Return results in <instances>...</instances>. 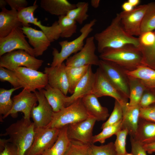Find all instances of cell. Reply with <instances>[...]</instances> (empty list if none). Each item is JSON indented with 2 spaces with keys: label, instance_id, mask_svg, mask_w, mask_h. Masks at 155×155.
I'll return each mask as SVG.
<instances>
[{
  "label": "cell",
  "instance_id": "6da1fadb",
  "mask_svg": "<svg viewBox=\"0 0 155 155\" xmlns=\"http://www.w3.org/2000/svg\"><path fill=\"white\" fill-rule=\"evenodd\" d=\"M97 43V48L100 53L108 49L119 48L131 44L139 47V39L128 33L121 23L119 13H117L110 24L94 36Z\"/></svg>",
  "mask_w": 155,
  "mask_h": 155
},
{
  "label": "cell",
  "instance_id": "7a4b0ae2",
  "mask_svg": "<svg viewBox=\"0 0 155 155\" xmlns=\"http://www.w3.org/2000/svg\"><path fill=\"white\" fill-rule=\"evenodd\" d=\"M99 57L100 59L112 62L127 71L133 70L144 65L143 55L140 48L131 44L105 49Z\"/></svg>",
  "mask_w": 155,
  "mask_h": 155
},
{
  "label": "cell",
  "instance_id": "3957f363",
  "mask_svg": "<svg viewBox=\"0 0 155 155\" xmlns=\"http://www.w3.org/2000/svg\"><path fill=\"white\" fill-rule=\"evenodd\" d=\"M34 130L33 122L23 117L7 128L4 134L9 136V142L16 147L18 155H25L33 143Z\"/></svg>",
  "mask_w": 155,
  "mask_h": 155
},
{
  "label": "cell",
  "instance_id": "277c9868",
  "mask_svg": "<svg viewBox=\"0 0 155 155\" xmlns=\"http://www.w3.org/2000/svg\"><path fill=\"white\" fill-rule=\"evenodd\" d=\"M96 22V20L94 19L84 25L80 30V35L75 39L70 41L65 40L59 42L61 48V51L59 52L56 48H53V60L51 66L60 65L71 54L80 51L84 45V40L92 31L93 27Z\"/></svg>",
  "mask_w": 155,
  "mask_h": 155
},
{
  "label": "cell",
  "instance_id": "5b68a950",
  "mask_svg": "<svg viewBox=\"0 0 155 155\" xmlns=\"http://www.w3.org/2000/svg\"><path fill=\"white\" fill-rule=\"evenodd\" d=\"M89 117L82 98H80L59 111L54 112L53 119L46 127L61 129Z\"/></svg>",
  "mask_w": 155,
  "mask_h": 155
},
{
  "label": "cell",
  "instance_id": "8992f818",
  "mask_svg": "<svg viewBox=\"0 0 155 155\" xmlns=\"http://www.w3.org/2000/svg\"><path fill=\"white\" fill-rule=\"evenodd\" d=\"M43 62L22 50L13 51L0 57V67L12 71L20 67L38 70Z\"/></svg>",
  "mask_w": 155,
  "mask_h": 155
},
{
  "label": "cell",
  "instance_id": "52a82bcc",
  "mask_svg": "<svg viewBox=\"0 0 155 155\" xmlns=\"http://www.w3.org/2000/svg\"><path fill=\"white\" fill-rule=\"evenodd\" d=\"M61 129L35 128L33 141L25 155H41L51 148L57 140Z\"/></svg>",
  "mask_w": 155,
  "mask_h": 155
},
{
  "label": "cell",
  "instance_id": "ba28073f",
  "mask_svg": "<svg viewBox=\"0 0 155 155\" xmlns=\"http://www.w3.org/2000/svg\"><path fill=\"white\" fill-rule=\"evenodd\" d=\"M22 88L30 92L43 89L48 84L46 74L38 70L25 67L17 68L13 71Z\"/></svg>",
  "mask_w": 155,
  "mask_h": 155
},
{
  "label": "cell",
  "instance_id": "9c48e42d",
  "mask_svg": "<svg viewBox=\"0 0 155 155\" xmlns=\"http://www.w3.org/2000/svg\"><path fill=\"white\" fill-rule=\"evenodd\" d=\"M98 66L116 88L129 99V90L126 70L112 62L100 59Z\"/></svg>",
  "mask_w": 155,
  "mask_h": 155
},
{
  "label": "cell",
  "instance_id": "30bf717a",
  "mask_svg": "<svg viewBox=\"0 0 155 155\" xmlns=\"http://www.w3.org/2000/svg\"><path fill=\"white\" fill-rule=\"evenodd\" d=\"M95 73V80L92 94L98 98L111 97L122 106L128 102V98L118 90L99 67Z\"/></svg>",
  "mask_w": 155,
  "mask_h": 155
},
{
  "label": "cell",
  "instance_id": "8fae6325",
  "mask_svg": "<svg viewBox=\"0 0 155 155\" xmlns=\"http://www.w3.org/2000/svg\"><path fill=\"white\" fill-rule=\"evenodd\" d=\"M94 36L88 37L82 49L66 60L67 66L78 67L92 65L98 66L100 59L96 54V47Z\"/></svg>",
  "mask_w": 155,
  "mask_h": 155
},
{
  "label": "cell",
  "instance_id": "7c38bea8",
  "mask_svg": "<svg viewBox=\"0 0 155 155\" xmlns=\"http://www.w3.org/2000/svg\"><path fill=\"white\" fill-rule=\"evenodd\" d=\"M21 28H14L7 36L0 38V57L13 51L22 50L35 57L34 49L26 40Z\"/></svg>",
  "mask_w": 155,
  "mask_h": 155
},
{
  "label": "cell",
  "instance_id": "4fadbf2b",
  "mask_svg": "<svg viewBox=\"0 0 155 155\" xmlns=\"http://www.w3.org/2000/svg\"><path fill=\"white\" fill-rule=\"evenodd\" d=\"M12 99V107L3 118H5L9 115L16 117L17 116L18 113L21 112L23 113V117L25 119L30 121L32 110L33 107L36 105L38 101L37 97L35 93L23 89L18 94L15 95Z\"/></svg>",
  "mask_w": 155,
  "mask_h": 155
},
{
  "label": "cell",
  "instance_id": "5bb4252c",
  "mask_svg": "<svg viewBox=\"0 0 155 155\" xmlns=\"http://www.w3.org/2000/svg\"><path fill=\"white\" fill-rule=\"evenodd\" d=\"M38 104L34 106L31 113L35 128L46 127L51 122L54 111L45 97L43 89L34 92Z\"/></svg>",
  "mask_w": 155,
  "mask_h": 155
},
{
  "label": "cell",
  "instance_id": "9a60e30c",
  "mask_svg": "<svg viewBox=\"0 0 155 155\" xmlns=\"http://www.w3.org/2000/svg\"><path fill=\"white\" fill-rule=\"evenodd\" d=\"M147 6V4L140 5L130 11H123L119 13L123 26L130 35L133 36L140 35L141 24Z\"/></svg>",
  "mask_w": 155,
  "mask_h": 155
},
{
  "label": "cell",
  "instance_id": "2e32d148",
  "mask_svg": "<svg viewBox=\"0 0 155 155\" xmlns=\"http://www.w3.org/2000/svg\"><path fill=\"white\" fill-rule=\"evenodd\" d=\"M96 121L95 119L90 117L67 125V133L69 138L84 144H92V131Z\"/></svg>",
  "mask_w": 155,
  "mask_h": 155
},
{
  "label": "cell",
  "instance_id": "e0dca14e",
  "mask_svg": "<svg viewBox=\"0 0 155 155\" xmlns=\"http://www.w3.org/2000/svg\"><path fill=\"white\" fill-rule=\"evenodd\" d=\"M44 73L47 76L48 84L52 87L59 90L65 95L69 92V82L64 63L59 66L45 67Z\"/></svg>",
  "mask_w": 155,
  "mask_h": 155
},
{
  "label": "cell",
  "instance_id": "ac0fdd59",
  "mask_svg": "<svg viewBox=\"0 0 155 155\" xmlns=\"http://www.w3.org/2000/svg\"><path fill=\"white\" fill-rule=\"evenodd\" d=\"M23 32L34 49L35 56L42 55L50 45L51 42L42 31L30 27L22 26Z\"/></svg>",
  "mask_w": 155,
  "mask_h": 155
},
{
  "label": "cell",
  "instance_id": "d6986e66",
  "mask_svg": "<svg viewBox=\"0 0 155 155\" xmlns=\"http://www.w3.org/2000/svg\"><path fill=\"white\" fill-rule=\"evenodd\" d=\"M95 80V73L90 65L86 73L76 86L71 95L66 98L67 106L75 101L92 94Z\"/></svg>",
  "mask_w": 155,
  "mask_h": 155
},
{
  "label": "cell",
  "instance_id": "ffe728a7",
  "mask_svg": "<svg viewBox=\"0 0 155 155\" xmlns=\"http://www.w3.org/2000/svg\"><path fill=\"white\" fill-rule=\"evenodd\" d=\"M123 118L121 129H127L130 136L134 137L137 128L140 107L139 104L131 106L128 102L122 106Z\"/></svg>",
  "mask_w": 155,
  "mask_h": 155
},
{
  "label": "cell",
  "instance_id": "44dd1931",
  "mask_svg": "<svg viewBox=\"0 0 155 155\" xmlns=\"http://www.w3.org/2000/svg\"><path fill=\"white\" fill-rule=\"evenodd\" d=\"M95 95L91 94L82 98L83 104L90 116L96 121H104L110 116L108 108L102 106Z\"/></svg>",
  "mask_w": 155,
  "mask_h": 155
},
{
  "label": "cell",
  "instance_id": "7402d4cb",
  "mask_svg": "<svg viewBox=\"0 0 155 155\" xmlns=\"http://www.w3.org/2000/svg\"><path fill=\"white\" fill-rule=\"evenodd\" d=\"M1 10L0 12V38L7 36L14 28L23 26L18 20L16 10H9L5 8Z\"/></svg>",
  "mask_w": 155,
  "mask_h": 155
},
{
  "label": "cell",
  "instance_id": "603a6c76",
  "mask_svg": "<svg viewBox=\"0 0 155 155\" xmlns=\"http://www.w3.org/2000/svg\"><path fill=\"white\" fill-rule=\"evenodd\" d=\"M133 137L143 145L155 142V123L140 118Z\"/></svg>",
  "mask_w": 155,
  "mask_h": 155
},
{
  "label": "cell",
  "instance_id": "cb8c5ba5",
  "mask_svg": "<svg viewBox=\"0 0 155 155\" xmlns=\"http://www.w3.org/2000/svg\"><path fill=\"white\" fill-rule=\"evenodd\" d=\"M40 4L45 11L58 17L66 15L69 11L76 7V4L67 0H41Z\"/></svg>",
  "mask_w": 155,
  "mask_h": 155
},
{
  "label": "cell",
  "instance_id": "d4e9b609",
  "mask_svg": "<svg viewBox=\"0 0 155 155\" xmlns=\"http://www.w3.org/2000/svg\"><path fill=\"white\" fill-rule=\"evenodd\" d=\"M128 76L141 80L147 89H155V70L143 65L132 71L125 70Z\"/></svg>",
  "mask_w": 155,
  "mask_h": 155
},
{
  "label": "cell",
  "instance_id": "484cf974",
  "mask_svg": "<svg viewBox=\"0 0 155 155\" xmlns=\"http://www.w3.org/2000/svg\"><path fill=\"white\" fill-rule=\"evenodd\" d=\"M43 89L44 94L55 112L67 106V96L59 90L52 87L48 84Z\"/></svg>",
  "mask_w": 155,
  "mask_h": 155
},
{
  "label": "cell",
  "instance_id": "4316f807",
  "mask_svg": "<svg viewBox=\"0 0 155 155\" xmlns=\"http://www.w3.org/2000/svg\"><path fill=\"white\" fill-rule=\"evenodd\" d=\"M67 126L60 129L57 139L52 147L42 155H65L71 144L67 133Z\"/></svg>",
  "mask_w": 155,
  "mask_h": 155
},
{
  "label": "cell",
  "instance_id": "83f0119b",
  "mask_svg": "<svg viewBox=\"0 0 155 155\" xmlns=\"http://www.w3.org/2000/svg\"><path fill=\"white\" fill-rule=\"evenodd\" d=\"M127 76L129 90V105L133 106L139 104L143 93L147 89L140 80Z\"/></svg>",
  "mask_w": 155,
  "mask_h": 155
},
{
  "label": "cell",
  "instance_id": "f1b7e54d",
  "mask_svg": "<svg viewBox=\"0 0 155 155\" xmlns=\"http://www.w3.org/2000/svg\"><path fill=\"white\" fill-rule=\"evenodd\" d=\"M90 66L73 67L66 65V71L69 84V93L72 94L76 86L86 73Z\"/></svg>",
  "mask_w": 155,
  "mask_h": 155
},
{
  "label": "cell",
  "instance_id": "f546056e",
  "mask_svg": "<svg viewBox=\"0 0 155 155\" xmlns=\"http://www.w3.org/2000/svg\"><path fill=\"white\" fill-rule=\"evenodd\" d=\"M76 7L69 11L66 16L80 24H82L89 17L88 2H80L76 4Z\"/></svg>",
  "mask_w": 155,
  "mask_h": 155
},
{
  "label": "cell",
  "instance_id": "4dcf8cb0",
  "mask_svg": "<svg viewBox=\"0 0 155 155\" xmlns=\"http://www.w3.org/2000/svg\"><path fill=\"white\" fill-rule=\"evenodd\" d=\"M57 22L61 32V37L69 38L76 33V22L66 15L58 17Z\"/></svg>",
  "mask_w": 155,
  "mask_h": 155
},
{
  "label": "cell",
  "instance_id": "1f68e13d",
  "mask_svg": "<svg viewBox=\"0 0 155 155\" xmlns=\"http://www.w3.org/2000/svg\"><path fill=\"white\" fill-rule=\"evenodd\" d=\"M147 8L141 26V34L155 30V2L147 4Z\"/></svg>",
  "mask_w": 155,
  "mask_h": 155
},
{
  "label": "cell",
  "instance_id": "d6a6232c",
  "mask_svg": "<svg viewBox=\"0 0 155 155\" xmlns=\"http://www.w3.org/2000/svg\"><path fill=\"white\" fill-rule=\"evenodd\" d=\"M18 88H13L9 90L4 88L0 89V114L3 115V118L11 109L13 101L11 98V95Z\"/></svg>",
  "mask_w": 155,
  "mask_h": 155
},
{
  "label": "cell",
  "instance_id": "836d02e7",
  "mask_svg": "<svg viewBox=\"0 0 155 155\" xmlns=\"http://www.w3.org/2000/svg\"><path fill=\"white\" fill-rule=\"evenodd\" d=\"M122 120L113 125L107 126L103 129L98 134L93 136L92 143L97 142L101 144L104 143L106 140L116 133L121 129Z\"/></svg>",
  "mask_w": 155,
  "mask_h": 155
},
{
  "label": "cell",
  "instance_id": "e575fe53",
  "mask_svg": "<svg viewBox=\"0 0 155 155\" xmlns=\"http://www.w3.org/2000/svg\"><path fill=\"white\" fill-rule=\"evenodd\" d=\"M38 7L35 1L33 4L18 11V17L23 26L30 27L29 23L32 24L36 18L34 16L35 10Z\"/></svg>",
  "mask_w": 155,
  "mask_h": 155
},
{
  "label": "cell",
  "instance_id": "d590c367",
  "mask_svg": "<svg viewBox=\"0 0 155 155\" xmlns=\"http://www.w3.org/2000/svg\"><path fill=\"white\" fill-rule=\"evenodd\" d=\"M45 34L51 42L58 39L60 37L61 30L57 21L54 22L50 26L42 25L40 21L35 24Z\"/></svg>",
  "mask_w": 155,
  "mask_h": 155
},
{
  "label": "cell",
  "instance_id": "8d00e7d4",
  "mask_svg": "<svg viewBox=\"0 0 155 155\" xmlns=\"http://www.w3.org/2000/svg\"><path fill=\"white\" fill-rule=\"evenodd\" d=\"M89 153L90 155H117L113 142L100 146L90 144Z\"/></svg>",
  "mask_w": 155,
  "mask_h": 155
},
{
  "label": "cell",
  "instance_id": "74e56055",
  "mask_svg": "<svg viewBox=\"0 0 155 155\" xmlns=\"http://www.w3.org/2000/svg\"><path fill=\"white\" fill-rule=\"evenodd\" d=\"M123 112L122 107L120 103L115 100L114 108L107 120L103 123L101 129L109 126L113 125L122 120Z\"/></svg>",
  "mask_w": 155,
  "mask_h": 155
},
{
  "label": "cell",
  "instance_id": "f35d334b",
  "mask_svg": "<svg viewBox=\"0 0 155 155\" xmlns=\"http://www.w3.org/2000/svg\"><path fill=\"white\" fill-rule=\"evenodd\" d=\"M128 134L127 129H123L119 130L115 135L116 139L114 145L117 155H124L127 152L126 146Z\"/></svg>",
  "mask_w": 155,
  "mask_h": 155
},
{
  "label": "cell",
  "instance_id": "ab89813d",
  "mask_svg": "<svg viewBox=\"0 0 155 155\" xmlns=\"http://www.w3.org/2000/svg\"><path fill=\"white\" fill-rule=\"evenodd\" d=\"M139 48L142 53L144 65L155 70V42L150 46Z\"/></svg>",
  "mask_w": 155,
  "mask_h": 155
},
{
  "label": "cell",
  "instance_id": "60d3db41",
  "mask_svg": "<svg viewBox=\"0 0 155 155\" xmlns=\"http://www.w3.org/2000/svg\"><path fill=\"white\" fill-rule=\"evenodd\" d=\"M0 81L9 82L14 88H22L18 79L14 72L2 67H0Z\"/></svg>",
  "mask_w": 155,
  "mask_h": 155
},
{
  "label": "cell",
  "instance_id": "b9f144b4",
  "mask_svg": "<svg viewBox=\"0 0 155 155\" xmlns=\"http://www.w3.org/2000/svg\"><path fill=\"white\" fill-rule=\"evenodd\" d=\"M71 144L65 155H90L89 145L71 140Z\"/></svg>",
  "mask_w": 155,
  "mask_h": 155
},
{
  "label": "cell",
  "instance_id": "7bdbcfd3",
  "mask_svg": "<svg viewBox=\"0 0 155 155\" xmlns=\"http://www.w3.org/2000/svg\"><path fill=\"white\" fill-rule=\"evenodd\" d=\"M0 155H18L17 148L8 139H1Z\"/></svg>",
  "mask_w": 155,
  "mask_h": 155
},
{
  "label": "cell",
  "instance_id": "ee69618b",
  "mask_svg": "<svg viewBox=\"0 0 155 155\" xmlns=\"http://www.w3.org/2000/svg\"><path fill=\"white\" fill-rule=\"evenodd\" d=\"M138 38L140 46H150L155 42V33L154 31L143 32L140 34Z\"/></svg>",
  "mask_w": 155,
  "mask_h": 155
},
{
  "label": "cell",
  "instance_id": "f6af8a7d",
  "mask_svg": "<svg viewBox=\"0 0 155 155\" xmlns=\"http://www.w3.org/2000/svg\"><path fill=\"white\" fill-rule=\"evenodd\" d=\"M146 89L143 93L139 105L141 108H144L155 103V94Z\"/></svg>",
  "mask_w": 155,
  "mask_h": 155
},
{
  "label": "cell",
  "instance_id": "bcb514c9",
  "mask_svg": "<svg viewBox=\"0 0 155 155\" xmlns=\"http://www.w3.org/2000/svg\"><path fill=\"white\" fill-rule=\"evenodd\" d=\"M140 118L155 123V106L140 108Z\"/></svg>",
  "mask_w": 155,
  "mask_h": 155
},
{
  "label": "cell",
  "instance_id": "7dc6e473",
  "mask_svg": "<svg viewBox=\"0 0 155 155\" xmlns=\"http://www.w3.org/2000/svg\"><path fill=\"white\" fill-rule=\"evenodd\" d=\"M130 140L131 146V153L133 155H147L143 145L130 136Z\"/></svg>",
  "mask_w": 155,
  "mask_h": 155
},
{
  "label": "cell",
  "instance_id": "c3c4849f",
  "mask_svg": "<svg viewBox=\"0 0 155 155\" xmlns=\"http://www.w3.org/2000/svg\"><path fill=\"white\" fill-rule=\"evenodd\" d=\"M11 9L18 11L27 7L28 2L26 0H5Z\"/></svg>",
  "mask_w": 155,
  "mask_h": 155
},
{
  "label": "cell",
  "instance_id": "681fc988",
  "mask_svg": "<svg viewBox=\"0 0 155 155\" xmlns=\"http://www.w3.org/2000/svg\"><path fill=\"white\" fill-rule=\"evenodd\" d=\"M143 146L147 152L149 154L155 152V142L143 145Z\"/></svg>",
  "mask_w": 155,
  "mask_h": 155
},
{
  "label": "cell",
  "instance_id": "f907efd6",
  "mask_svg": "<svg viewBox=\"0 0 155 155\" xmlns=\"http://www.w3.org/2000/svg\"><path fill=\"white\" fill-rule=\"evenodd\" d=\"M121 8L123 11L128 12L131 11L134 7H133L128 1H126L122 4Z\"/></svg>",
  "mask_w": 155,
  "mask_h": 155
},
{
  "label": "cell",
  "instance_id": "816d5d0a",
  "mask_svg": "<svg viewBox=\"0 0 155 155\" xmlns=\"http://www.w3.org/2000/svg\"><path fill=\"white\" fill-rule=\"evenodd\" d=\"M100 1L99 0H91L90 3L91 6L94 8H96L98 7Z\"/></svg>",
  "mask_w": 155,
  "mask_h": 155
},
{
  "label": "cell",
  "instance_id": "f5cc1de1",
  "mask_svg": "<svg viewBox=\"0 0 155 155\" xmlns=\"http://www.w3.org/2000/svg\"><path fill=\"white\" fill-rule=\"evenodd\" d=\"M127 1L134 7L138 6L140 2V0H128Z\"/></svg>",
  "mask_w": 155,
  "mask_h": 155
},
{
  "label": "cell",
  "instance_id": "db71d44e",
  "mask_svg": "<svg viewBox=\"0 0 155 155\" xmlns=\"http://www.w3.org/2000/svg\"><path fill=\"white\" fill-rule=\"evenodd\" d=\"M7 4V3L5 0H0V7L1 9L5 8V6Z\"/></svg>",
  "mask_w": 155,
  "mask_h": 155
},
{
  "label": "cell",
  "instance_id": "11a10c76",
  "mask_svg": "<svg viewBox=\"0 0 155 155\" xmlns=\"http://www.w3.org/2000/svg\"><path fill=\"white\" fill-rule=\"evenodd\" d=\"M124 155H133L131 153H128L127 152Z\"/></svg>",
  "mask_w": 155,
  "mask_h": 155
},
{
  "label": "cell",
  "instance_id": "9f6ffc18",
  "mask_svg": "<svg viewBox=\"0 0 155 155\" xmlns=\"http://www.w3.org/2000/svg\"></svg>",
  "mask_w": 155,
  "mask_h": 155
}]
</instances>
